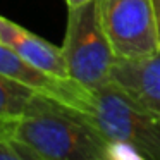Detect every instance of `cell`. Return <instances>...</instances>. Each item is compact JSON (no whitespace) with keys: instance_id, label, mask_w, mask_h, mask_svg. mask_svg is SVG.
Wrapping results in <instances>:
<instances>
[{"instance_id":"cell-1","label":"cell","mask_w":160,"mask_h":160,"mask_svg":"<svg viewBox=\"0 0 160 160\" xmlns=\"http://www.w3.org/2000/svg\"><path fill=\"white\" fill-rule=\"evenodd\" d=\"M11 136L38 160H107L108 139L86 115L38 93L29 100Z\"/></svg>"},{"instance_id":"cell-5","label":"cell","mask_w":160,"mask_h":160,"mask_svg":"<svg viewBox=\"0 0 160 160\" xmlns=\"http://www.w3.org/2000/svg\"><path fill=\"white\" fill-rule=\"evenodd\" d=\"M0 74L33 90L35 93L57 100L81 114H90L93 91L72 78H59L38 69L19 53L0 42Z\"/></svg>"},{"instance_id":"cell-11","label":"cell","mask_w":160,"mask_h":160,"mask_svg":"<svg viewBox=\"0 0 160 160\" xmlns=\"http://www.w3.org/2000/svg\"><path fill=\"white\" fill-rule=\"evenodd\" d=\"M155 5V19H157V35H158V47H160V0H153Z\"/></svg>"},{"instance_id":"cell-6","label":"cell","mask_w":160,"mask_h":160,"mask_svg":"<svg viewBox=\"0 0 160 160\" xmlns=\"http://www.w3.org/2000/svg\"><path fill=\"white\" fill-rule=\"evenodd\" d=\"M112 83L160 115V50L141 59H115Z\"/></svg>"},{"instance_id":"cell-9","label":"cell","mask_w":160,"mask_h":160,"mask_svg":"<svg viewBox=\"0 0 160 160\" xmlns=\"http://www.w3.org/2000/svg\"><path fill=\"white\" fill-rule=\"evenodd\" d=\"M0 160H38L31 150L9 134H0Z\"/></svg>"},{"instance_id":"cell-12","label":"cell","mask_w":160,"mask_h":160,"mask_svg":"<svg viewBox=\"0 0 160 160\" xmlns=\"http://www.w3.org/2000/svg\"><path fill=\"white\" fill-rule=\"evenodd\" d=\"M91 0H66L67 7H78V5H83V4H88Z\"/></svg>"},{"instance_id":"cell-2","label":"cell","mask_w":160,"mask_h":160,"mask_svg":"<svg viewBox=\"0 0 160 160\" xmlns=\"http://www.w3.org/2000/svg\"><path fill=\"white\" fill-rule=\"evenodd\" d=\"M93 91L88 121L107 139L126 141L148 160H160V115L143 107L117 84Z\"/></svg>"},{"instance_id":"cell-3","label":"cell","mask_w":160,"mask_h":160,"mask_svg":"<svg viewBox=\"0 0 160 160\" xmlns=\"http://www.w3.org/2000/svg\"><path fill=\"white\" fill-rule=\"evenodd\" d=\"M69 76L90 90L112 83L115 53L98 16V0L67 7V26L62 43Z\"/></svg>"},{"instance_id":"cell-8","label":"cell","mask_w":160,"mask_h":160,"mask_svg":"<svg viewBox=\"0 0 160 160\" xmlns=\"http://www.w3.org/2000/svg\"><path fill=\"white\" fill-rule=\"evenodd\" d=\"M35 91L0 74V134H9L22 117Z\"/></svg>"},{"instance_id":"cell-7","label":"cell","mask_w":160,"mask_h":160,"mask_svg":"<svg viewBox=\"0 0 160 160\" xmlns=\"http://www.w3.org/2000/svg\"><path fill=\"white\" fill-rule=\"evenodd\" d=\"M0 42L38 69L59 78H71L62 47L52 45L4 16H0Z\"/></svg>"},{"instance_id":"cell-10","label":"cell","mask_w":160,"mask_h":160,"mask_svg":"<svg viewBox=\"0 0 160 160\" xmlns=\"http://www.w3.org/2000/svg\"><path fill=\"white\" fill-rule=\"evenodd\" d=\"M107 160H148L138 148L126 141L108 139L107 141Z\"/></svg>"},{"instance_id":"cell-4","label":"cell","mask_w":160,"mask_h":160,"mask_svg":"<svg viewBox=\"0 0 160 160\" xmlns=\"http://www.w3.org/2000/svg\"><path fill=\"white\" fill-rule=\"evenodd\" d=\"M98 16L117 59L158 52L153 0H98Z\"/></svg>"}]
</instances>
